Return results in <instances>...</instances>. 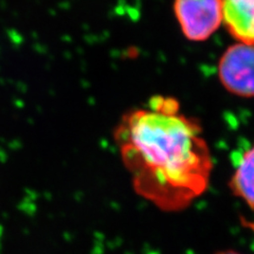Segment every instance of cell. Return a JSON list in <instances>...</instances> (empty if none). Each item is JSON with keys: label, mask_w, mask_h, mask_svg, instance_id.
Instances as JSON below:
<instances>
[{"label": "cell", "mask_w": 254, "mask_h": 254, "mask_svg": "<svg viewBox=\"0 0 254 254\" xmlns=\"http://www.w3.org/2000/svg\"><path fill=\"white\" fill-rule=\"evenodd\" d=\"M114 137L136 193L163 212H181L209 189L211 149L196 120L177 101L154 98L126 113Z\"/></svg>", "instance_id": "cell-1"}, {"label": "cell", "mask_w": 254, "mask_h": 254, "mask_svg": "<svg viewBox=\"0 0 254 254\" xmlns=\"http://www.w3.org/2000/svg\"><path fill=\"white\" fill-rule=\"evenodd\" d=\"M174 12L182 33L190 42L206 41L222 23L221 0H175Z\"/></svg>", "instance_id": "cell-2"}, {"label": "cell", "mask_w": 254, "mask_h": 254, "mask_svg": "<svg viewBox=\"0 0 254 254\" xmlns=\"http://www.w3.org/2000/svg\"><path fill=\"white\" fill-rule=\"evenodd\" d=\"M218 77L230 93L254 98V46L243 43L230 46L219 59Z\"/></svg>", "instance_id": "cell-3"}, {"label": "cell", "mask_w": 254, "mask_h": 254, "mask_svg": "<svg viewBox=\"0 0 254 254\" xmlns=\"http://www.w3.org/2000/svg\"><path fill=\"white\" fill-rule=\"evenodd\" d=\"M222 23L237 43L254 46V0H221Z\"/></svg>", "instance_id": "cell-4"}, {"label": "cell", "mask_w": 254, "mask_h": 254, "mask_svg": "<svg viewBox=\"0 0 254 254\" xmlns=\"http://www.w3.org/2000/svg\"><path fill=\"white\" fill-rule=\"evenodd\" d=\"M229 189L254 211V143L242 152L236 160Z\"/></svg>", "instance_id": "cell-5"}, {"label": "cell", "mask_w": 254, "mask_h": 254, "mask_svg": "<svg viewBox=\"0 0 254 254\" xmlns=\"http://www.w3.org/2000/svg\"><path fill=\"white\" fill-rule=\"evenodd\" d=\"M214 254H243V253L238 252V251H235V250H233V249H226V250L218 251V252L214 253Z\"/></svg>", "instance_id": "cell-6"}]
</instances>
